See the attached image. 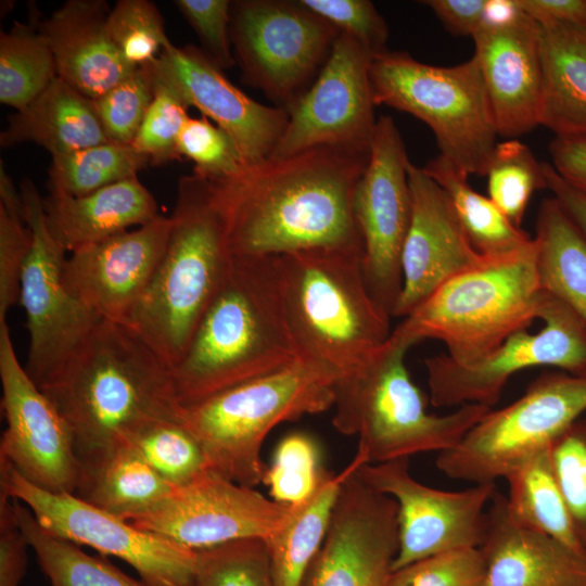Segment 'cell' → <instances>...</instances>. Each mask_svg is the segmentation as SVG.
I'll return each mask as SVG.
<instances>
[{
	"label": "cell",
	"instance_id": "cell-50",
	"mask_svg": "<svg viewBox=\"0 0 586 586\" xmlns=\"http://www.w3.org/2000/svg\"><path fill=\"white\" fill-rule=\"evenodd\" d=\"M229 0H175V7L199 37L202 51L220 69L235 65L230 40Z\"/></svg>",
	"mask_w": 586,
	"mask_h": 586
},
{
	"label": "cell",
	"instance_id": "cell-4",
	"mask_svg": "<svg viewBox=\"0 0 586 586\" xmlns=\"http://www.w3.org/2000/svg\"><path fill=\"white\" fill-rule=\"evenodd\" d=\"M167 244L140 302L125 323L173 369L228 277L232 254L209 182L178 181Z\"/></svg>",
	"mask_w": 586,
	"mask_h": 586
},
{
	"label": "cell",
	"instance_id": "cell-22",
	"mask_svg": "<svg viewBox=\"0 0 586 586\" xmlns=\"http://www.w3.org/2000/svg\"><path fill=\"white\" fill-rule=\"evenodd\" d=\"M169 228V216L160 214L135 230L71 253L65 283L102 320L125 324L157 269Z\"/></svg>",
	"mask_w": 586,
	"mask_h": 586
},
{
	"label": "cell",
	"instance_id": "cell-45",
	"mask_svg": "<svg viewBox=\"0 0 586 586\" xmlns=\"http://www.w3.org/2000/svg\"><path fill=\"white\" fill-rule=\"evenodd\" d=\"M188 109L171 87L154 77L153 100L131 145L153 166L181 158L177 142L189 117Z\"/></svg>",
	"mask_w": 586,
	"mask_h": 586
},
{
	"label": "cell",
	"instance_id": "cell-46",
	"mask_svg": "<svg viewBox=\"0 0 586 586\" xmlns=\"http://www.w3.org/2000/svg\"><path fill=\"white\" fill-rule=\"evenodd\" d=\"M177 149L194 164L193 174L206 180L233 175L245 165L232 138L205 116L188 117Z\"/></svg>",
	"mask_w": 586,
	"mask_h": 586
},
{
	"label": "cell",
	"instance_id": "cell-53",
	"mask_svg": "<svg viewBox=\"0 0 586 586\" xmlns=\"http://www.w3.org/2000/svg\"><path fill=\"white\" fill-rule=\"evenodd\" d=\"M549 152L555 170L568 183L586 193V137H555Z\"/></svg>",
	"mask_w": 586,
	"mask_h": 586
},
{
	"label": "cell",
	"instance_id": "cell-26",
	"mask_svg": "<svg viewBox=\"0 0 586 586\" xmlns=\"http://www.w3.org/2000/svg\"><path fill=\"white\" fill-rule=\"evenodd\" d=\"M110 11L103 0H68L48 18L37 20L52 51L58 77L91 100L135 71L111 40Z\"/></svg>",
	"mask_w": 586,
	"mask_h": 586
},
{
	"label": "cell",
	"instance_id": "cell-37",
	"mask_svg": "<svg viewBox=\"0 0 586 586\" xmlns=\"http://www.w3.org/2000/svg\"><path fill=\"white\" fill-rule=\"evenodd\" d=\"M58 78L52 51L37 18L0 34V102L24 109Z\"/></svg>",
	"mask_w": 586,
	"mask_h": 586
},
{
	"label": "cell",
	"instance_id": "cell-29",
	"mask_svg": "<svg viewBox=\"0 0 586 586\" xmlns=\"http://www.w3.org/2000/svg\"><path fill=\"white\" fill-rule=\"evenodd\" d=\"M544 89L540 125L586 137V25H538Z\"/></svg>",
	"mask_w": 586,
	"mask_h": 586
},
{
	"label": "cell",
	"instance_id": "cell-16",
	"mask_svg": "<svg viewBox=\"0 0 586 586\" xmlns=\"http://www.w3.org/2000/svg\"><path fill=\"white\" fill-rule=\"evenodd\" d=\"M357 474L397 505L398 548L393 571L457 549L480 548L486 532V511L496 483L450 492L413 479L409 458L361 464Z\"/></svg>",
	"mask_w": 586,
	"mask_h": 586
},
{
	"label": "cell",
	"instance_id": "cell-24",
	"mask_svg": "<svg viewBox=\"0 0 586 586\" xmlns=\"http://www.w3.org/2000/svg\"><path fill=\"white\" fill-rule=\"evenodd\" d=\"M498 136L517 139L540 126L544 76L538 24L525 16L472 36Z\"/></svg>",
	"mask_w": 586,
	"mask_h": 586
},
{
	"label": "cell",
	"instance_id": "cell-14",
	"mask_svg": "<svg viewBox=\"0 0 586 586\" xmlns=\"http://www.w3.org/2000/svg\"><path fill=\"white\" fill-rule=\"evenodd\" d=\"M538 319L542 329L509 335L484 357L459 364L446 354L424 360L430 399L435 407L495 405L514 373L532 367H555L586 373V328L558 298L544 291Z\"/></svg>",
	"mask_w": 586,
	"mask_h": 586
},
{
	"label": "cell",
	"instance_id": "cell-35",
	"mask_svg": "<svg viewBox=\"0 0 586 586\" xmlns=\"http://www.w3.org/2000/svg\"><path fill=\"white\" fill-rule=\"evenodd\" d=\"M12 500L20 527L51 586H150L48 533L24 504Z\"/></svg>",
	"mask_w": 586,
	"mask_h": 586
},
{
	"label": "cell",
	"instance_id": "cell-13",
	"mask_svg": "<svg viewBox=\"0 0 586 586\" xmlns=\"http://www.w3.org/2000/svg\"><path fill=\"white\" fill-rule=\"evenodd\" d=\"M23 215L30 231L31 246L20 289L29 334L26 371L41 388L102 320L84 305L64 280L65 251L52 235L43 198L25 178L20 188Z\"/></svg>",
	"mask_w": 586,
	"mask_h": 586
},
{
	"label": "cell",
	"instance_id": "cell-2",
	"mask_svg": "<svg viewBox=\"0 0 586 586\" xmlns=\"http://www.w3.org/2000/svg\"><path fill=\"white\" fill-rule=\"evenodd\" d=\"M40 390L65 420L79 466L129 429L181 411L170 367L128 326L106 320Z\"/></svg>",
	"mask_w": 586,
	"mask_h": 586
},
{
	"label": "cell",
	"instance_id": "cell-55",
	"mask_svg": "<svg viewBox=\"0 0 586 586\" xmlns=\"http://www.w3.org/2000/svg\"><path fill=\"white\" fill-rule=\"evenodd\" d=\"M547 189L586 238V193L568 183L552 167L543 162Z\"/></svg>",
	"mask_w": 586,
	"mask_h": 586
},
{
	"label": "cell",
	"instance_id": "cell-11",
	"mask_svg": "<svg viewBox=\"0 0 586 586\" xmlns=\"http://www.w3.org/2000/svg\"><path fill=\"white\" fill-rule=\"evenodd\" d=\"M340 31L300 0H237L230 40L246 84L290 110L328 61Z\"/></svg>",
	"mask_w": 586,
	"mask_h": 586
},
{
	"label": "cell",
	"instance_id": "cell-34",
	"mask_svg": "<svg viewBox=\"0 0 586 586\" xmlns=\"http://www.w3.org/2000/svg\"><path fill=\"white\" fill-rule=\"evenodd\" d=\"M505 480L507 507L517 522L573 548L586 549L557 484L549 448L524 461Z\"/></svg>",
	"mask_w": 586,
	"mask_h": 586
},
{
	"label": "cell",
	"instance_id": "cell-48",
	"mask_svg": "<svg viewBox=\"0 0 586 586\" xmlns=\"http://www.w3.org/2000/svg\"><path fill=\"white\" fill-rule=\"evenodd\" d=\"M480 548L457 549L413 562L391 573L387 586H484Z\"/></svg>",
	"mask_w": 586,
	"mask_h": 586
},
{
	"label": "cell",
	"instance_id": "cell-28",
	"mask_svg": "<svg viewBox=\"0 0 586 586\" xmlns=\"http://www.w3.org/2000/svg\"><path fill=\"white\" fill-rule=\"evenodd\" d=\"M31 142L51 155L111 142L93 101L56 78L41 94L8 118L0 145Z\"/></svg>",
	"mask_w": 586,
	"mask_h": 586
},
{
	"label": "cell",
	"instance_id": "cell-39",
	"mask_svg": "<svg viewBox=\"0 0 586 586\" xmlns=\"http://www.w3.org/2000/svg\"><path fill=\"white\" fill-rule=\"evenodd\" d=\"M488 198L517 227L533 193L547 189L543 163L517 139L497 143L486 169Z\"/></svg>",
	"mask_w": 586,
	"mask_h": 586
},
{
	"label": "cell",
	"instance_id": "cell-54",
	"mask_svg": "<svg viewBox=\"0 0 586 586\" xmlns=\"http://www.w3.org/2000/svg\"><path fill=\"white\" fill-rule=\"evenodd\" d=\"M518 3L538 25H586V0H518Z\"/></svg>",
	"mask_w": 586,
	"mask_h": 586
},
{
	"label": "cell",
	"instance_id": "cell-5",
	"mask_svg": "<svg viewBox=\"0 0 586 586\" xmlns=\"http://www.w3.org/2000/svg\"><path fill=\"white\" fill-rule=\"evenodd\" d=\"M413 345L396 327L381 346L334 384L332 424L344 435L357 436L356 455L365 464L451 449L492 409L472 404L447 415L430 413L405 362Z\"/></svg>",
	"mask_w": 586,
	"mask_h": 586
},
{
	"label": "cell",
	"instance_id": "cell-41",
	"mask_svg": "<svg viewBox=\"0 0 586 586\" xmlns=\"http://www.w3.org/2000/svg\"><path fill=\"white\" fill-rule=\"evenodd\" d=\"M326 472L316 441L305 433H292L277 445L263 483L272 500L292 506L309 498Z\"/></svg>",
	"mask_w": 586,
	"mask_h": 586
},
{
	"label": "cell",
	"instance_id": "cell-52",
	"mask_svg": "<svg viewBox=\"0 0 586 586\" xmlns=\"http://www.w3.org/2000/svg\"><path fill=\"white\" fill-rule=\"evenodd\" d=\"M421 3L454 35L472 37L481 27L485 0H425Z\"/></svg>",
	"mask_w": 586,
	"mask_h": 586
},
{
	"label": "cell",
	"instance_id": "cell-42",
	"mask_svg": "<svg viewBox=\"0 0 586 586\" xmlns=\"http://www.w3.org/2000/svg\"><path fill=\"white\" fill-rule=\"evenodd\" d=\"M107 29L122 59L132 68L153 64L170 44L164 20L149 0H119L111 9Z\"/></svg>",
	"mask_w": 586,
	"mask_h": 586
},
{
	"label": "cell",
	"instance_id": "cell-10",
	"mask_svg": "<svg viewBox=\"0 0 586 586\" xmlns=\"http://www.w3.org/2000/svg\"><path fill=\"white\" fill-rule=\"evenodd\" d=\"M586 411V373L540 375L525 393L489 409L451 449L436 457L447 477L496 483L537 453L549 448Z\"/></svg>",
	"mask_w": 586,
	"mask_h": 586
},
{
	"label": "cell",
	"instance_id": "cell-9",
	"mask_svg": "<svg viewBox=\"0 0 586 586\" xmlns=\"http://www.w3.org/2000/svg\"><path fill=\"white\" fill-rule=\"evenodd\" d=\"M369 79L374 105L422 120L441 155L468 175H486L498 131L474 55L461 64L436 66L386 49L373 55Z\"/></svg>",
	"mask_w": 586,
	"mask_h": 586
},
{
	"label": "cell",
	"instance_id": "cell-1",
	"mask_svg": "<svg viewBox=\"0 0 586 586\" xmlns=\"http://www.w3.org/2000/svg\"><path fill=\"white\" fill-rule=\"evenodd\" d=\"M369 157L370 148L321 145L207 180L232 254L362 253L353 203Z\"/></svg>",
	"mask_w": 586,
	"mask_h": 586
},
{
	"label": "cell",
	"instance_id": "cell-15",
	"mask_svg": "<svg viewBox=\"0 0 586 586\" xmlns=\"http://www.w3.org/2000/svg\"><path fill=\"white\" fill-rule=\"evenodd\" d=\"M409 163L395 122L380 116L353 207L362 240L361 265L367 286L391 317L402 291V252L411 219Z\"/></svg>",
	"mask_w": 586,
	"mask_h": 586
},
{
	"label": "cell",
	"instance_id": "cell-49",
	"mask_svg": "<svg viewBox=\"0 0 586 586\" xmlns=\"http://www.w3.org/2000/svg\"><path fill=\"white\" fill-rule=\"evenodd\" d=\"M339 31L345 33L373 54L384 50L388 38L386 22L368 0H300Z\"/></svg>",
	"mask_w": 586,
	"mask_h": 586
},
{
	"label": "cell",
	"instance_id": "cell-17",
	"mask_svg": "<svg viewBox=\"0 0 586 586\" xmlns=\"http://www.w3.org/2000/svg\"><path fill=\"white\" fill-rule=\"evenodd\" d=\"M373 55L340 31L316 80L288 110V125L269 157L321 145L370 148L377 123L369 79Z\"/></svg>",
	"mask_w": 586,
	"mask_h": 586
},
{
	"label": "cell",
	"instance_id": "cell-20",
	"mask_svg": "<svg viewBox=\"0 0 586 586\" xmlns=\"http://www.w3.org/2000/svg\"><path fill=\"white\" fill-rule=\"evenodd\" d=\"M398 548L397 505L357 470L343 483L302 586H387Z\"/></svg>",
	"mask_w": 586,
	"mask_h": 586
},
{
	"label": "cell",
	"instance_id": "cell-18",
	"mask_svg": "<svg viewBox=\"0 0 586 586\" xmlns=\"http://www.w3.org/2000/svg\"><path fill=\"white\" fill-rule=\"evenodd\" d=\"M291 508L209 470L128 522L198 551L245 538L267 540Z\"/></svg>",
	"mask_w": 586,
	"mask_h": 586
},
{
	"label": "cell",
	"instance_id": "cell-47",
	"mask_svg": "<svg viewBox=\"0 0 586 586\" xmlns=\"http://www.w3.org/2000/svg\"><path fill=\"white\" fill-rule=\"evenodd\" d=\"M552 471L586 548V422L576 421L549 447Z\"/></svg>",
	"mask_w": 586,
	"mask_h": 586
},
{
	"label": "cell",
	"instance_id": "cell-7",
	"mask_svg": "<svg viewBox=\"0 0 586 586\" xmlns=\"http://www.w3.org/2000/svg\"><path fill=\"white\" fill-rule=\"evenodd\" d=\"M362 253L316 250L279 256L288 322L301 357L340 374L391 335V315L372 297Z\"/></svg>",
	"mask_w": 586,
	"mask_h": 586
},
{
	"label": "cell",
	"instance_id": "cell-21",
	"mask_svg": "<svg viewBox=\"0 0 586 586\" xmlns=\"http://www.w3.org/2000/svg\"><path fill=\"white\" fill-rule=\"evenodd\" d=\"M151 67L157 80L232 138L245 164L269 157L288 125V111L246 95L201 49L190 44H168Z\"/></svg>",
	"mask_w": 586,
	"mask_h": 586
},
{
	"label": "cell",
	"instance_id": "cell-30",
	"mask_svg": "<svg viewBox=\"0 0 586 586\" xmlns=\"http://www.w3.org/2000/svg\"><path fill=\"white\" fill-rule=\"evenodd\" d=\"M173 488L130 447L118 443L80 463L74 495L129 521L153 510Z\"/></svg>",
	"mask_w": 586,
	"mask_h": 586
},
{
	"label": "cell",
	"instance_id": "cell-25",
	"mask_svg": "<svg viewBox=\"0 0 586 586\" xmlns=\"http://www.w3.org/2000/svg\"><path fill=\"white\" fill-rule=\"evenodd\" d=\"M480 549L484 586H586V549H576L527 528L510 514L506 496L495 492L486 511Z\"/></svg>",
	"mask_w": 586,
	"mask_h": 586
},
{
	"label": "cell",
	"instance_id": "cell-36",
	"mask_svg": "<svg viewBox=\"0 0 586 586\" xmlns=\"http://www.w3.org/2000/svg\"><path fill=\"white\" fill-rule=\"evenodd\" d=\"M173 487L209 471L206 454L180 415L144 421L119 438Z\"/></svg>",
	"mask_w": 586,
	"mask_h": 586
},
{
	"label": "cell",
	"instance_id": "cell-38",
	"mask_svg": "<svg viewBox=\"0 0 586 586\" xmlns=\"http://www.w3.org/2000/svg\"><path fill=\"white\" fill-rule=\"evenodd\" d=\"M150 164L131 144L105 142L53 155L49 191L86 195L113 183L137 177Z\"/></svg>",
	"mask_w": 586,
	"mask_h": 586
},
{
	"label": "cell",
	"instance_id": "cell-51",
	"mask_svg": "<svg viewBox=\"0 0 586 586\" xmlns=\"http://www.w3.org/2000/svg\"><path fill=\"white\" fill-rule=\"evenodd\" d=\"M27 547L12 498L0 495V586H20L27 568Z\"/></svg>",
	"mask_w": 586,
	"mask_h": 586
},
{
	"label": "cell",
	"instance_id": "cell-8",
	"mask_svg": "<svg viewBox=\"0 0 586 586\" xmlns=\"http://www.w3.org/2000/svg\"><path fill=\"white\" fill-rule=\"evenodd\" d=\"M544 290L536 244L500 257H484L453 277L397 326L415 344L437 340L456 362L489 354L509 335L538 319Z\"/></svg>",
	"mask_w": 586,
	"mask_h": 586
},
{
	"label": "cell",
	"instance_id": "cell-23",
	"mask_svg": "<svg viewBox=\"0 0 586 586\" xmlns=\"http://www.w3.org/2000/svg\"><path fill=\"white\" fill-rule=\"evenodd\" d=\"M412 209L402 252L403 284L393 317H407L441 285L479 265L484 257L471 245L453 204L423 169L408 165Z\"/></svg>",
	"mask_w": 586,
	"mask_h": 586
},
{
	"label": "cell",
	"instance_id": "cell-31",
	"mask_svg": "<svg viewBox=\"0 0 586 586\" xmlns=\"http://www.w3.org/2000/svg\"><path fill=\"white\" fill-rule=\"evenodd\" d=\"M364 460L355 455L341 472H326L314 494L292 505L280 528L267 540L272 586H302L305 574L322 546L334 505L345 480Z\"/></svg>",
	"mask_w": 586,
	"mask_h": 586
},
{
	"label": "cell",
	"instance_id": "cell-32",
	"mask_svg": "<svg viewBox=\"0 0 586 586\" xmlns=\"http://www.w3.org/2000/svg\"><path fill=\"white\" fill-rule=\"evenodd\" d=\"M534 240L543 290L586 328V238L553 196L540 203Z\"/></svg>",
	"mask_w": 586,
	"mask_h": 586
},
{
	"label": "cell",
	"instance_id": "cell-12",
	"mask_svg": "<svg viewBox=\"0 0 586 586\" xmlns=\"http://www.w3.org/2000/svg\"><path fill=\"white\" fill-rule=\"evenodd\" d=\"M0 495L24 504L50 534L128 563L150 586H189L196 551L141 530L74 494L37 487L0 460Z\"/></svg>",
	"mask_w": 586,
	"mask_h": 586
},
{
	"label": "cell",
	"instance_id": "cell-19",
	"mask_svg": "<svg viewBox=\"0 0 586 586\" xmlns=\"http://www.w3.org/2000/svg\"><path fill=\"white\" fill-rule=\"evenodd\" d=\"M0 378L7 421L0 440V460L39 488L75 494L80 466L71 431L22 367L7 321L0 322Z\"/></svg>",
	"mask_w": 586,
	"mask_h": 586
},
{
	"label": "cell",
	"instance_id": "cell-33",
	"mask_svg": "<svg viewBox=\"0 0 586 586\" xmlns=\"http://www.w3.org/2000/svg\"><path fill=\"white\" fill-rule=\"evenodd\" d=\"M423 169L448 195L471 245L481 256H506L532 243L533 238L514 226L488 196L475 191L469 175L451 161L438 154Z\"/></svg>",
	"mask_w": 586,
	"mask_h": 586
},
{
	"label": "cell",
	"instance_id": "cell-43",
	"mask_svg": "<svg viewBox=\"0 0 586 586\" xmlns=\"http://www.w3.org/2000/svg\"><path fill=\"white\" fill-rule=\"evenodd\" d=\"M31 246L30 231L23 215V200L0 166V322L20 302L22 272Z\"/></svg>",
	"mask_w": 586,
	"mask_h": 586
},
{
	"label": "cell",
	"instance_id": "cell-40",
	"mask_svg": "<svg viewBox=\"0 0 586 586\" xmlns=\"http://www.w3.org/2000/svg\"><path fill=\"white\" fill-rule=\"evenodd\" d=\"M189 586H272L265 540L245 538L198 550Z\"/></svg>",
	"mask_w": 586,
	"mask_h": 586
},
{
	"label": "cell",
	"instance_id": "cell-27",
	"mask_svg": "<svg viewBox=\"0 0 586 586\" xmlns=\"http://www.w3.org/2000/svg\"><path fill=\"white\" fill-rule=\"evenodd\" d=\"M43 207L52 235L69 253L160 215L154 196L138 177L80 196L50 191Z\"/></svg>",
	"mask_w": 586,
	"mask_h": 586
},
{
	"label": "cell",
	"instance_id": "cell-44",
	"mask_svg": "<svg viewBox=\"0 0 586 586\" xmlns=\"http://www.w3.org/2000/svg\"><path fill=\"white\" fill-rule=\"evenodd\" d=\"M154 95L151 65L130 73L103 94L93 105L111 142L131 144Z\"/></svg>",
	"mask_w": 586,
	"mask_h": 586
},
{
	"label": "cell",
	"instance_id": "cell-3",
	"mask_svg": "<svg viewBox=\"0 0 586 586\" xmlns=\"http://www.w3.org/2000/svg\"><path fill=\"white\" fill-rule=\"evenodd\" d=\"M300 357L285 314L279 256H234L171 369L176 396L188 406Z\"/></svg>",
	"mask_w": 586,
	"mask_h": 586
},
{
	"label": "cell",
	"instance_id": "cell-6",
	"mask_svg": "<svg viewBox=\"0 0 586 586\" xmlns=\"http://www.w3.org/2000/svg\"><path fill=\"white\" fill-rule=\"evenodd\" d=\"M341 374L300 357L290 365L181 406L180 417L201 443L209 469L240 485L263 483L262 446L278 424L333 406Z\"/></svg>",
	"mask_w": 586,
	"mask_h": 586
},
{
	"label": "cell",
	"instance_id": "cell-56",
	"mask_svg": "<svg viewBox=\"0 0 586 586\" xmlns=\"http://www.w3.org/2000/svg\"><path fill=\"white\" fill-rule=\"evenodd\" d=\"M525 16L518 0H485L481 27L504 28L517 24Z\"/></svg>",
	"mask_w": 586,
	"mask_h": 586
}]
</instances>
